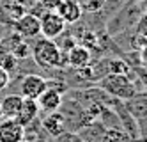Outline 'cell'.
<instances>
[{
	"instance_id": "13",
	"label": "cell",
	"mask_w": 147,
	"mask_h": 142,
	"mask_svg": "<svg viewBox=\"0 0 147 142\" xmlns=\"http://www.w3.org/2000/svg\"><path fill=\"white\" fill-rule=\"evenodd\" d=\"M22 101H23V96L22 94H7L2 98L0 101V107H2V112H4V117H14L22 107Z\"/></svg>"
},
{
	"instance_id": "18",
	"label": "cell",
	"mask_w": 147,
	"mask_h": 142,
	"mask_svg": "<svg viewBox=\"0 0 147 142\" xmlns=\"http://www.w3.org/2000/svg\"><path fill=\"white\" fill-rule=\"evenodd\" d=\"M136 34L147 36V13H145V11H144V14L140 16L138 23H136Z\"/></svg>"
},
{
	"instance_id": "20",
	"label": "cell",
	"mask_w": 147,
	"mask_h": 142,
	"mask_svg": "<svg viewBox=\"0 0 147 142\" xmlns=\"http://www.w3.org/2000/svg\"><path fill=\"white\" fill-rule=\"evenodd\" d=\"M9 71H5L4 68H0V91H4L5 87L9 85Z\"/></svg>"
},
{
	"instance_id": "1",
	"label": "cell",
	"mask_w": 147,
	"mask_h": 142,
	"mask_svg": "<svg viewBox=\"0 0 147 142\" xmlns=\"http://www.w3.org/2000/svg\"><path fill=\"white\" fill-rule=\"evenodd\" d=\"M32 55H34V60L39 64V66L46 68V69L57 68L66 60V55L60 52L57 41L55 39H46V37L36 41V45L32 48Z\"/></svg>"
},
{
	"instance_id": "21",
	"label": "cell",
	"mask_w": 147,
	"mask_h": 142,
	"mask_svg": "<svg viewBox=\"0 0 147 142\" xmlns=\"http://www.w3.org/2000/svg\"><path fill=\"white\" fill-rule=\"evenodd\" d=\"M138 78H140V82H142V85H144V89L147 91V69H145V68L138 69Z\"/></svg>"
},
{
	"instance_id": "7",
	"label": "cell",
	"mask_w": 147,
	"mask_h": 142,
	"mask_svg": "<svg viewBox=\"0 0 147 142\" xmlns=\"http://www.w3.org/2000/svg\"><path fill=\"white\" fill-rule=\"evenodd\" d=\"M25 128L14 117H5L0 121V142H22Z\"/></svg>"
},
{
	"instance_id": "17",
	"label": "cell",
	"mask_w": 147,
	"mask_h": 142,
	"mask_svg": "<svg viewBox=\"0 0 147 142\" xmlns=\"http://www.w3.org/2000/svg\"><path fill=\"white\" fill-rule=\"evenodd\" d=\"M101 4H103V0H83L80 5H82V9L90 11V13H92V11H98L101 7Z\"/></svg>"
},
{
	"instance_id": "4",
	"label": "cell",
	"mask_w": 147,
	"mask_h": 142,
	"mask_svg": "<svg viewBox=\"0 0 147 142\" xmlns=\"http://www.w3.org/2000/svg\"><path fill=\"white\" fill-rule=\"evenodd\" d=\"M14 32L20 34L22 37H36L41 34V20L34 13H25L23 16H20L14 20Z\"/></svg>"
},
{
	"instance_id": "26",
	"label": "cell",
	"mask_w": 147,
	"mask_h": 142,
	"mask_svg": "<svg viewBox=\"0 0 147 142\" xmlns=\"http://www.w3.org/2000/svg\"><path fill=\"white\" fill-rule=\"evenodd\" d=\"M22 142H25V140H22ZM27 142H28V140H27Z\"/></svg>"
},
{
	"instance_id": "10",
	"label": "cell",
	"mask_w": 147,
	"mask_h": 142,
	"mask_svg": "<svg viewBox=\"0 0 147 142\" xmlns=\"http://www.w3.org/2000/svg\"><path fill=\"white\" fill-rule=\"evenodd\" d=\"M37 103H39L41 110H45V112H55V110H59V107L62 105V92L48 87V89L37 98Z\"/></svg>"
},
{
	"instance_id": "25",
	"label": "cell",
	"mask_w": 147,
	"mask_h": 142,
	"mask_svg": "<svg viewBox=\"0 0 147 142\" xmlns=\"http://www.w3.org/2000/svg\"><path fill=\"white\" fill-rule=\"evenodd\" d=\"M145 13H147V5H145Z\"/></svg>"
},
{
	"instance_id": "3",
	"label": "cell",
	"mask_w": 147,
	"mask_h": 142,
	"mask_svg": "<svg viewBox=\"0 0 147 142\" xmlns=\"http://www.w3.org/2000/svg\"><path fill=\"white\" fill-rule=\"evenodd\" d=\"M39 20H41V34L46 39H57L59 36H62V32L66 29V21L55 11H45L39 16Z\"/></svg>"
},
{
	"instance_id": "24",
	"label": "cell",
	"mask_w": 147,
	"mask_h": 142,
	"mask_svg": "<svg viewBox=\"0 0 147 142\" xmlns=\"http://www.w3.org/2000/svg\"><path fill=\"white\" fill-rule=\"evenodd\" d=\"M138 2H145V4H147V0H138Z\"/></svg>"
},
{
	"instance_id": "23",
	"label": "cell",
	"mask_w": 147,
	"mask_h": 142,
	"mask_svg": "<svg viewBox=\"0 0 147 142\" xmlns=\"http://www.w3.org/2000/svg\"><path fill=\"white\" fill-rule=\"evenodd\" d=\"M2 117H4V112H2V107H0V121H2Z\"/></svg>"
},
{
	"instance_id": "8",
	"label": "cell",
	"mask_w": 147,
	"mask_h": 142,
	"mask_svg": "<svg viewBox=\"0 0 147 142\" xmlns=\"http://www.w3.org/2000/svg\"><path fill=\"white\" fill-rule=\"evenodd\" d=\"M55 13L64 20L66 23H76L83 14V9H82L78 0H62L59 4V7L55 9Z\"/></svg>"
},
{
	"instance_id": "16",
	"label": "cell",
	"mask_w": 147,
	"mask_h": 142,
	"mask_svg": "<svg viewBox=\"0 0 147 142\" xmlns=\"http://www.w3.org/2000/svg\"><path fill=\"white\" fill-rule=\"evenodd\" d=\"M16 57L11 55L7 52H0V68H4L5 71H13L16 69Z\"/></svg>"
},
{
	"instance_id": "14",
	"label": "cell",
	"mask_w": 147,
	"mask_h": 142,
	"mask_svg": "<svg viewBox=\"0 0 147 142\" xmlns=\"http://www.w3.org/2000/svg\"><path fill=\"white\" fill-rule=\"evenodd\" d=\"M129 71H131V68L128 66V62H124L122 59L108 60V73H113V75H128Z\"/></svg>"
},
{
	"instance_id": "19",
	"label": "cell",
	"mask_w": 147,
	"mask_h": 142,
	"mask_svg": "<svg viewBox=\"0 0 147 142\" xmlns=\"http://www.w3.org/2000/svg\"><path fill=\"white\" fill-rule=\"evenodd\" d=\"M37 2H39V5L43 7L45 11H55L62 0H37Z\"/></svg>"
},
{
	"instance_id": "6",
	"label": "cell",
	"mask_w": 147,
	"mask_h": 142,
	"mask_svg": "<svg viewBox=\"0 0 147 142\" xmlns=\"http://www.w3.org/2000/svg\"><path fill=\"white\" fill-rule=\"evenodd\" d=\"M0 52H7L11 55H14L16 59H27L30 53V46L25 41V37H22L20 34L14 32V34H11L0 43Z\"/></svg>"
},
{
	"instance_id": "5",
	"label": "cell",
	"mask_w": 147,
	"mask_h": 142,
	"mask_svg": "<svg viewBox=\"0 0 147 142\" xmlns=\"http://www.w3.org/2000/svg\"><path fill=\"white\" fill-rule=\"evenodd\" d=\"M48 89V80H45L39 75H27L20 84V94L23 98L37 100V98Z\"/></svg>"
},
{
	"instance_id": "22",
	"label": "cell",
	"mask_w": 147,
	"mask_h": 142,
	"mask_svg": "<svg viewBox=\"0 0 147 142\" xmlns=\"http://www.w3.org/2000/svg\"><path fill=\"white\" fill-rule=\"evenodd\" d=\"M138 55H140V62H142V66L147 69V46L138 50Z\"/></svg>"
},
{
	"instance_id": "9",
	"label": "cell",
	"mask_w": 147,
	"mask_h": 142,
	"mask_svg": "<svg viewBox=\"0 0 147 142\" xmlns=\"http://www.w3.org/2000/svg\"><path fill=\"white\" fill-rule=\"evenodd\" d=\"M39 103H37V100H30V98H23V101H22V107H20V110H18V114L14 116V119L22 124L23 128L25 126H28L30 123L34 121V119L37 117V114H39Z\"/></svg>"
},
{
	"instance_id": "2",
	"label": "cell",
	"mask_w": 147,
	"mask_h": 142,
	"mask_svg": "<svg viewBox=\"0 0 147 142\" xmlns=\"http://www.w3.org/2000/svg\"><path fill=\"white\" fill-rule=\"evenodd\" d=\"M99 85L103 91H107L110 96L119 98V100H131L136 94V87L133 80L128 78V75H113L108 73L99 80Z\"/></svg>"
},
{
	"instance_id": "15",
	"label": "cell",
	"mask_w": 147,
	"mask_h": 142,
	"mask_svg": "<svg viewBox=\"0 0 147 142\" xmlns=\"http://www.w3.org/2000/svg\"><path fill=\"white\" fill-rule=\"evenodd\" d=\"M7 4H13V7H5L7 13H9V16H11L13 20H18L20 16H23L25 13H28L23 2H18V0H9Z\"/></svg>"
},
{
	"instance_id": "11",
	"label": "cell",
	"mask_w": 147,
	"mask_h": 142,
	"mask_svg": "<svg viewBox=\"0 0 147 142\" xmlns=\"http://www.w3.org/2000/svg\"><path fill=\"white\" fill-rule=\"evenodd\" d=\"M43 128L51 135V137H60L66 130V117L55 112H50L45 119H43Z\"/></svg>"
},
{
	"instance_id": "12",
	"label": "cell",
	"mask_w": 147,
	"mask_h": 142,
	"mask_svg": "<svg viewBox=\"0 0 147 142\" xmlns=\"http://www.w3.org/2000/svg\"><path fill=\"white\" fill-rule=\"evenodd\" d=\"M66 60H67L75 69L83 68V66H87L89 60H90V50L85 48V46H82V45H76V46H73V48L66 53Z\"/></svg>"
}]
</instances>
